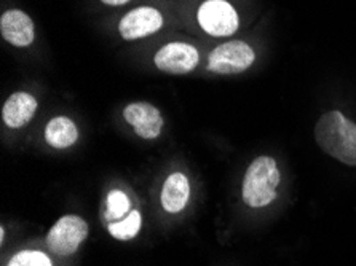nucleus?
Here are the masks:
<instances>
[{"mask_svg": "<svg viewBox=\"0 0 356 266\" xmlns=\"http://www.w3.org/2000/svg\"><path fill=\"white\" fill-rule=\"evenodd\" d=\"M315 139L329 156L343 165L356 166V123L342 112L331 110L321 115L315 126Z\"/></svg>", "mask_w": 356, "mask_h": 266, "instance_id": "f257e3e1", "label": "nucleus"}, {"mask_svg": "<svg viewBox=\"0 0 356 266\" xmlns=\"http://www.w3.org/2000/svg\"><path fill=\"white\" fill-rule=\"evenodd\" d=\"M282 181L278 165L272 156H259L251 163L243 178L241 197L250 208H266L277 199V188Z\"/></svg>", "mask_w": 356, "mask_h": 266, "instance_id": "f03ea898", "label": "nucleus"}, {"mask_svg": "<svg viewBox=\"0 0 356 266\" xmlns=\"http://www.w3.org/2000/svg\"><path fill=\"white\" fill-rule=\"evenodd\" d=\"M256 53L245 42L234 40L216 47L208 56V70L219 75H235L252 66Z\"/></svg>", "mask_w": 356, "mask_h": 266, "instance_id": "7ed1b4c3", "label": "nucleus"}, {"mask_svg": "<svg viewBox=\"0 0 356 266\" xmlns=\"http://www.w3.org/2000/svg\"><path fill=\"white\" fill-rule=\"evenodd\" d=\"M86 236H88V225L82 217L64 215L48 231L47 244L53 253L67 257L77 252Z\"/></svg>", "mask_w": 356, "mask_h": 266, "instance_id": "20e7f679", "label": "nucleus"}, {"mask_svg": "<svg viewBox=\"0 0 356 266\" xmlns=\"http://www.w3.org/2000/svg\"><path fill=\"white\" fill-rule=\"evenodd\" d=\"M197 19L202 29L213 37H229L240 26L236 10L225 0H207L200 5Z\"/></svg>", "mask_w": 356, "mask_h": 266, "instance_id": "39448f33", "label": "nucleus"}, {"mask_svg": "<svg viewBox=\"0 0 356 266\" xmlns=\"http://www.w3.org/2000/svg\"><path fill=\"white\" fill-rule=\"evenodd\" d=\"M198 63L200 54L197 48L184 42L166 43L154 56L155 67L170 75L191 74Z\"/></svg>", "mask_w": 356, "mask_h": 266, "instance_id": "423d86ee", "label": "nucleus"}, {"mask_svg": "<svg viewBox=\"0 0 356 266\" xmlns=\"http://www.w3.org/2000/svg\"><path fill=\"white\" fill-rule=\"evenodd\" d=\"M163 15L154 7H139L128 12L118 23V34L123 40H139L159 32L163 27Z\"/></svg>", "mask_w": 356, "mask_h": 266, "instance_id": "0eeeda50", "label": "nucleus"}, {"mask_svg": "<svg viewBox=\"0 0 356 266\" xmlns=\"http://www.w3.org/2000/svg\"><path fill=\"white\" fill-rule=\"evenodd\" d=\"M123 118L133 126L134 134L141 139L154 140L157 139L163 129V117L155 106L149 102H133L123 108Z\"/></svg>", "mask_w": 356, "mask_h": 266, "instance_id": "6e6552de", "label": "nucleus"}, {"mask_svg": "<svg viewBox=\"0 0 356 266\" xmlns=\"http://www.w3.org/2000/svg\"><path fill=\"white\" fill-rule=\"evenodd\" d=\"M0 34L10 45L24 48L35 40V27L23 10H7L0 18Z\"/></svg>", "mask_w": 356, "mask_h": 266, "instance_id": "1a4fd4ad", "label": "nucleus"}, {"mask_svg": "<svg viewBox=\"0 0 356 266\" xmlns=\"http://www.w3.org/2000/svg\"><path fill=\"white\" fill-rule=\"evenodd\" d=\"M37 99L29 93L18 91L5 101L2 107V120L12 129H19L29 124L37 112Z\"/></svg>", "mask_w": 356, "mask_h": 266, "instance_id": "9d476101", "label": "nucleus"}, {"mask_svg": "<svg viewBox=\"0 0 356 266\" xmlns=\"http://www.w3.org/2000/svg\"><path fill=\"white\" fill-rule=\"evenodd\" d=\"M191 198V183L182 172H172L168 176L161 190V206L166 213L177 214L186 208Z\"/></svg>", "mask_w": 356, "mask_h": 266, "instance_id": "9b49d317", "label": "nucleus"}, {"mask_svg": "<svg viewBox=\"0 0 356 266\" xmlns=\"http://www.w3.org/2000/svg\"><path fill=\"white\" fill-rule=\"evenodd\" d=\"M45 140L53 149H67L79 140V129L71 118L56 117L45 126Z\"/></svg>", "mask_w": 356, "mask_h": 266, "instance_id": "f8f14e48", "label": "nucleus"}, {"mask_svg": "<svg viewBox=\"0 0 356 266\" xmlns=\"http://www.w3.org/2000/svg\"><path fill=\"white\" fill-rule=\"evenodd\" d=\"M141 226H143V217L139 214V210H131V213H129L123 220L111 224L109 233L115 238V240L128 241V240H133V238L141 231Z\"/></svg>", "mask_w": 356, "mask_h": 266, "instance_id": "ddd939ff", "label": "nucleus"}, {"mask_svg": "<svg viewBox=\"0 0 356 266\" xmlns=\"http://www.w3.org/2000/svg\"><path fill=\"white\" fill-rule=\"evenodd\" d=\"M129 210V199L120 190H114L107 197V220H120Z\"/></svg>", "mask_w": 356, "mask_h": 266, "instance_id": "4468645a", "label": "nucleus"}, {"mask_svg": "<svg viewBox=\"0 0 356 266\" xmlns=\"http://www.w3.org/2000/svg\"><path fill=\"white\" fill-rule=\"evenodd\" d=\"M8 266H53L51 260L39 251L18 252L10 260Z\"/></svg>", "mask_w": 356, "mask_h": 266, "instance_id": "2eb2a0df", "label": "nucleus"}, {"mask_svg": "<svg viewBox=\"0 0 356 266\" xmlns=\"http://www.w3.org/2000/svg\"><path fill=\"white\" fill-rule=\"evenodd\" d=\"M104 5H109V7H120V5L128 3L129 0H101Z\"/></svg>", "mask_w": 356, "mask_h": 266, "instance_id": "dca6fc26", "label": "nucleus"}]
</instances>
